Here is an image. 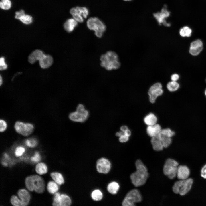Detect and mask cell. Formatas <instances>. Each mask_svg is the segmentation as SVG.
Listing matches in <instances>:
<instances>
[{
  "mask_svg": "<svg viewBox=\"0 0 206 206\" xmlns=\"http://www.w3.org/2000/svg\"><path fill=\"white\" fill-rule=\"evenodd\" d=\"M11 202L12 204L15 206H25L21 200L15 195L12 196L11 199Z\"/></svg>",
  "mask_w": 206,
  "mask_h": 206,
  "instance_id": "32",
  "label": "cell"
},
{
  "mask_svg": "<svg viewBox=\"0 0 206 206\" xmlns=\"http://www.w3.org/2000/svg\"><path fill=\"white\" fill-rule=\"evenodd\" d=\"M144 123L148 126H152L157 124V118L154 114L150 113L144 117Z\"/></svg>",
  "mask_w": 206,
  "mask_h": 206,
  "instance_id": "21",
  "label": "cell"
},
{
  "mask_svg": "<svg viewBox=\"0 0 206 206\" xmlns=\"http://www.w3.org/2000/svg\"><path fill=\"white\" fill-rule=\"evenodd\" d=\"M15 14V18L17 19H19L21 17L25 15L24 11L23 10L16 12Z\"/></svg>",
  "mask_w": 206,
  "mask_h": 206,
  "instance_id": "45",
  "label": "cell"
},
{
  "mask_svg": "<svg viewBox=\"0 0 206 206\" xmlns=\"http://www.w3.org/2000/svg\"><path fill=\"white\" fill-rule=\"evenodd\" d=\"M129 139V137L124 134H123L119 137V141L121 143H124L127 142Z\"/></svg>",
  "mask_w": 206,
  "mask_h": 206,
  "instance_id": "44",
  "label": "cell"
},
{
  "mask_svg": "<svg viewBox=\"0 0 206 206\" xmlns=\"http://www.w3.org/2000/svg\"><path fill=\"white\" fill-rule=\"evenodd\" d=\"M91 197L92 199L95 201L100 200L103 197V194L102 192L98 189H96L92 193Z\"/></svg>",
  "mask_w": 206,
  "mask_h": 206,
  "instance_id": "31",
  "label": "cell"
},
{
  "mask_svg": "<svg viewBox=\"0 0 206 206\" xmlns=\"http://www.w3.org/2000/svg\"><path fill=\"white\" fill-rule=\"evenodd\" d=\"M205 96H206V89L205 90Z\"/></svg>",
  "mask_w": 206,
  "mask_h": 206,
  "instance_id": "54",
  "label": "cell"
},
{
  "mask_svg": "<svg viewBox=\"0 0 206 206\" xmlns=\"http://www.w3.org/2000/svg\"><path fill=\"white\" fill-rule=\"evenodd\" d=\"M3 165L5 166H7V163L5 162H3L2 163Z\"/></svg>",
  "mask_w": 206,
  "mask_h": 206,
  "instance_id": "53",
  "label": "cell"
},
{
  "mask_svg": "<svg viewBox=\"0 0 206 206\" xmlns=\"http://www.w3.org/2000/svg\"><path fill=\"white\" fill-rule=\"evenodd\" d=\"M41 159L40 156L38 152H36L33 157L31 158V160L35 162H37L40 161Z\"/></svg>",
  "mask_w": 206,
  "mask_h": 206,
  "instance_id": "43",
  "label": "cell"
},
{
  "mask_svg": "<svg viewBox=\"0 0 206 206\" xmlns=\"http://www.w3.org/2000/svg\"><path fill=\"white\" fill-rule=\"evenodd\" d=\"M192 31L189 27L184 26L181 28L179 31V34L182 37H189L191 36Z\"/></svg>",
  "mask_w": 206,
  "mask_h": 206,
  "instance_id": "30",
  "label": "cell"
},
{
  "mask_svg": "<svg viewBox=\"0 0 206 206\" xmlns=\"http://www.w3.org/2000/svg\"><path fill=\"white\" fill-rule=\"evenodd\" d=\"M178 166V163L175 160L167 159L163 167L164 174L170 179H174L177 176Z\"/></svg>",
  "mask_w": 206,
  "mask_h": 206,
  "instance_id": "6",
  "label": "cell"
},
{
  "mask_svg": "<svg viewBox=\"0 0 206 206\" xmlns=\"http://www.w3.org/2000/svg\"><path fill=\"white\" fill-rule=\"evenodd\" d=\"M4 156L5 157V158H6L7 159H9V157L8 156V155H7V154L6 153H5L4 154Z\"/></svg>",
  "mask_w": 206,
  "mask_h": 206,
  "instance_id": "52",
  "label": "cell"
},
{
  "mask_svg": "<svg viewBox=\"0 0 206 206\" xmlns=\"http://www.w3.org/2000/svg\"><path fill=\"white\" fill-rule=\"evenodd\" d=\"M191 178H188L183 181L179 190V194L181 195H185L191 189L193 183Z\"/></svg>",
  "mask_w": 206,
  "mask_h": 206,
  "instance_id": "14",
  "label": "cell"
},
{
  "mask_svg": "<svg viewBox=\"0 0 206 206\" xmlns=\"http://www.w3.org/2000/svg\"><path fill=\"white\" fill-rule=\"evenodd\" d=\"M119 187V185L118 183L113 181L108 184L107 189L109 193L112 194H115L118 192Z\"/></svg>",
  "mask_w": 206,
  "mask_h": 206,
  "instance_id": "22",
  "label": "cell"
},
{
  "mask_svg": "<svg viewBox=\"0 0 206 206\" xmlns=\"http://www.w3.org/2000/svg\"><path fill=\"white\" fill-rule=\"evenodd\" d=\"M25 151V149L23 147L21 146L17 147L15 151V154L17 157L20 156Z\"/></svg>",
  "mask_w": 206,
  "mask_h": 206,
  "instance_id": "41",
  "label": "cell"
},
{
  "mask_svg": "<svg viewBox=\"0 0 206 206\" xmlns=\"http://www.w3.org/2000/svg\"><path fill=\"white\" fill-rule=\"evenodd\" d=\"M125 0V1H129V0Z\"/></svg>",
  "mask_w": 206,
  "mask_h": 206,
  "instance_id": "55",
  "label": "cell"
},
{
  "mask_svg": "<svg viewBox=\"0 0 206 206\" xmlns=\"http://www.w3.org/2000/svg\"><path fill=\"white\" fill-rule=\"evenodd\" d=\"M190 173L189 169L186 166H178L177 176L179 180H184L188 178Z\"/></svg>",
  "mask_w": 206,
  "mask_h": 206,
  "instance_id": "13",
  "label": "cell"
},
{
  "mask_svg": "<svg viewBox=\"0 0 206 206\" xmlns=\"http://www.w3.org/2000/svg\"><path fill=\"white\" fill-rule=\"evenodd\" d=\"M11 3L10 0H1L0 3V8L4 10H8L11 7Z\"/></svg>",
  "mask_w": 206,
  "mask_h": 206,
  "instance_id": "33",
  "label": "cell"
},
{
  "mask_svg": "<svg viewBox=\"0 0 206 206\" xmlns=\"http://www.w3.org/2000/svg\"><path fill=\"white\" fill-rule=\"evenodd\" d=\"M100 60L101 66L107 70H116L119 68L120 66L118 56L114 51H108L102 54Z\"/></svg>",
  "mask_w": 206,
  "mask_h": 206,
  "instance_id": "2",
  "label": "cell"
},
{
  "mask_svg": "<svg viewBox=\"0 0 206 206\" xmlns=\"http://www.w3.org/2000/svg\"><path fill=\"white\" fill-rule=\"evenodd\" d=\"M203 46V43L201 40L198 39L195 40L190 44L189 53L192 56H197L202 51Z\"/></svg>",
  "mask_w": 206,
  "mask_h": 206,
  "instance_id": "12",
  "label": "cell"
},
{
  "mask_svg": "<svg viewBox=\"0 0 206 206\" xmlns=\"http://www.w3.org/2000/svg\"><path fill=\"white\" fill-rule=\"evenodd\" d=\"M57 183L53 181H50L48 183L47 189L50 193L54 194L57 192L59 189Z\"/></svg>",
  "mask_w": 206,
  "mask_h": 206,
  "instance_id": "25",
  "label": "cell"
},
{
  "mask_svg": "<svg viewBox=\"0 0 206 206\" xmlns=\"http://www.w3.org/2000/svg\"><path fill=\"white\" fill-rule=\"evenodd\" d=\"M17 195L25 206L27 205L29 201L30 198L29 192L26 190L22 189L18 191Z\"/></svg>",
  "mask_w": 206,
  "mask_h": 206,
  "instance_id": "19",
  "label": "cell"
},
{
  "mask_svg": "<svg viewBox=\"0 0 206 206\" xmlns=\"http://www.w3.org/2000/svg\"><path fill=\"white\" fill-rule=\"evenodd\" d=\"M14 127L17 133L24 136H28L31 134L34 128L32 124L19 121L16 122Z\"/></svg>",
  "mask_w": 206,
  "mask_h": 206,
  "instance_id": "8",
  "label": "cell"
},
{
  "mask_svg": "<svg viewBox=\"0 0 206 206\" xmlns=\"http://www.w3.org/2000/svg\"><path fill=\"white\" fill-rule=\"evenodd\" d=\"M201 176L203 178L206 179V164L201 169Z\"/></svg>",
  "mask_w": 206,
  "mask_h": 206,
  "instance_id": "46",
  "label": "cell"
},
{
  "mask_svg": "<svg viewBox=\"0 0 206 206\" xmlns=\"http://www.w3.org/2000/svg\"><path fill=\"white\" fill-rule=\"evenodd\" d=\"M111 167L110 161L105 158H101L97 162V170L100 173L104 174L108 173Z\"/></svg>",
  "mask_w": 206,
  "mask_h": 206,
  "instance_id": "11",
  "label": "cell"
},
{
  "mask_svg": "<svg viewBox=\"0 0 206 206\" xmlns=\"http://www.w3.org/2000/svg\"><path fill=\"white\" fill-rule=\"evenodd\" d=\"M61 199V195L58 193H55L53 199V205L54 206H60V203Z\"/></svg>",
  "mask_w": 206,
  "mask_h": 206,
  "instance_id": "38",
  "label": "cell"
},
{
  "mask_svg": "<svg viewBox=\"0 0 206 206\" xmlns=\"http://www.w3.org/2000/svg\"><path fill=\"white\" fill-rule=\"evenodd\" d=\"M179 84L177 81H171L168 82L167 85V89L171 92L177 91L179 89Z\"/></svg>",
  "mask_w": 206,
  "mask_h": 206,
  "instance_id": "27",
  "label": "cell"
},
{
  "mask_svg": "<svg viewBox=\"0 0 206 206\" xmlns=\"http://www.w3.org/2000/svg\"><path fill=\"white\" fill-rule=\"evenodd\" d=\"M0 86H1L2 83V77H1V76H0Z\"/></svg>",
  "mask_w": 206,
  "mask_h": 206,
  "instance_id": "51",
  "label": "cell"
},
{
  "mask_svg": "<svg viewBox=\"0 0 206 206\" xmlns=\"http://www.w3.org/2000/svg\"><path fill=\"white\" fill-rule=\"evenodd\" d=\"M163 92L162 84L160 82H157L151 86L148 91V94L150 102L154 103L157 98L161 95Z\"/></svg>",
  "mask_w": 206,
  "mask_h": 206,
  "instance_id": "9",
  "label": "cell"
},
{
  "mask_svg": "<svg viewBox=\"0 0 206 206\" xmlns=\"http://www.w3.org/2000/svg\"><path fill=\"white\" fill-rule=\"evenodd\" d=\"M135 164L136 171L131 174L130 178L133 185L136 187H138L145 183L149 173L147 167L140 160H137Z\"/></svg>",
  "mask_w": 206,
  "mask_h": 206,
  "instance_id": "1",
  "label": "cell"
},
{
  "mask_svg": "<svg viewBox=\"0 0 206 206\" xmlns=\"http://www.w3.org/2000/svg\"><path fill=\"white\" fill-rule=\"evenodd\" d=\"M44 54L42 51L35 50L33 51L28 56V61L31 64H33L36 61L40 60Z\"/></svg>",
  "mask_w": 206,
  "mask_h": 206,
  "instance_id": "17",
  "label": "cell"
},
{
  "mask_svg": "<svg viewBox=\"0 0 206 206\" xmlns=\"http://www.w3.org/2000/svg\"><path fill=\"white\" fill-rule=\"evenodd\" d=\"M70 12L74 19L77 21L82 23L84 21L83 17L79 13L76 7L72 8L71 9L70 11Z\"/></svg>",
  "mask_w": 206,
  "mask_h": 206,
  "instance_id": "23",
  "label": "cell"
},
{
  "mask_svg": "<svg viewBox=\"0 0 206 206\" xmlns=\"http://www.w3.org/2000/svg\"><path fill=\"white\" fill-rule=\"evenodd\" d=\"M52 179L57 184L61 185L64 183V180L62 175L58 172H53L51 173Z\"/></svg>",
  "mask_w": 206,
  "mask_h": 206,
  "instance_id": "24",
  "label": "cell"
},
{
  "mask_svg": "<svg viewBox=\"0 0 206 206\" xmlns=\"http://www.w3.org/2000/svg\"><path fill=\"white\" fill-rule=\"evenodd\" d=\"M47 166L45 163H38L35 167L36 172L41 175L46 173L47 172Z\"/></svg>",
  "mask_w": 206,
  "mask_h": 206,
  "instance_id": "26",
  "label": "cell"
},
{
  "mask_svg": "<svg viewBox=\"0 0 206 206\" xmlns=\"http://www.w3.org/2000/svg\"><path fill=\"white\" fill-rule=\"evenodd\" d=\"M39 61L41 67L43 69H46L52 65L53 60L51 55L45 54Z\"/></svg>",
  "mask_w": 206,
  "mask_h": 206,
  "instance_id": "16",
  "label": "cell"
},
{
  "mask_svg": "<svg viewBox=\"0 0 206 206\" xmlns=\"http://www.w3.org/2000/svg\"><path fill=\"white\" fill-rule=\"evenodd\" d=\"M164 148H167L172 143L171 138L161 134H159Z\"/></svg>",
  "mask_w": 206,
  "mask_h": 206,
  "instance_id": "29",
  "label": "cell"
},
{
  "mask_svg": "<svg viewBox=\"0 0 206 206\" xmlns=\"http://www.w3.org/2000/svg\"><path fill=\"white\" fill-rule=\"evenodd\" d=\"M179 78V75L176 73H175L172 74L171 77V81H177Z\"/></svg>",
  "mask_w": 206,
  "mask_h": 206,
  "instance_id": "47",
  "label": "cell"
},
{
  "mask_svg": "<svg viewBox=\"0 0 206 206\" xmlns=\"http://www.w3.org/2000/svg\"><path fill=\"white\" fill-rule=\"evenodd\" d=\"M25 143L28 147H34L37 144V140L34 139H27L25 140Z\"/></svg>",
  "mask_w": 206,
  "mask_h": 206,
  "instance_id": "39",
  "label": "cell"
},
{
  "mask_svg": "<svg viewBox=\"0 0 206 206\" xmlns=\"http://www.w3.org/2000/svg\"><path fill=\"white\" fill-rule=\"evenodd\" d=\"M160 134L171 138L175 135V132L169 128H166L162 129Z\"/></svg>",
  "mask_w": 206,
  "mask_h": 206,
  "instance_id": "36",
  "label": "cell"
},
{
  "mask_svg": "<svg viewBox=\"0 0 206 206\" xmlns=\"http://www.w3.org/2000/svg\"><path fill=\"white\" fill-rule=\"evenodd\" d=\"M88 27L94 31L95 34L98 38L102 37L106 30V27L104 23L96 17H91L87 22Z\"/></svg>",
  "mask_w": 206,
  "mask_h": 206,
  "instance_id": "5",
  "label": "cell"
},
{
  "mask_svg": "<svg viewBox=\"0 0 206 206\" xmlns=\"http://www.w3.org/2000/svg\"><path fill=\"white\" fill-rule=\"evenodd\" d=\"M7 66L5 63L4 58L1 57L0 59V70H4L7 68Z\"/></svg>",
  "mask_w": 206,
  "mask_h": 206,
  "instance_id": "42",
  "label": "cell"
},
{
  "mask_svg": "<svg viewBox=\"0 0 206 206\" xmlns=\"http://www.w3.org/2000/svg\"><path fill=\"white\" fill-rule=\"evenodd\" d=\"M166 7V5H165L161 12L154 13L153 15L160 25L163 24L165 26L169 27L171 25L170 24L167 23L165 19L170 14V12L167 10Z\"/></svg>",
  "mask_w": 206,
  "mask_h": 206,
  "instance_id": "10",
  "label": "cell"
},
{
  "mask_svg": "<svg viewBox=\"0 0 206 206\" xmlns=\"http://www.w3.org/2000/svg\"><path fill=\"white\" fill-rule=\"evenodd\" d=\"M80 14L84 18H86L88 14L87 9L84 7H76Z\"/></svg>",
  "mask_w": 206,
  "mask_h": 206,
  "instance_id": "37",
  "label": "cell"
},
{
  "mask_svg": "<svg viewBox=\"0 0 206 206\" xmlns=\"http://www.w3.org/2000/svg\"><path fill=\"white\" fill-rule=\"evenodd\" d=\"M123 133L124 134L129 137L131 135V132L129 129L127 130Z\"/></svg>",
  "mask_w": 206,
  "mask_h": 206,
  "instance_id": "48",
  "label": "cell"
},
{
  "mask_svg": "<svg viewBox=\"0 0 206 206\" xmlns=\"http://www.w3.org/2000/svg\"><path fill=\"white\" fill-rule=\"evenodd\" d=\"M89 114V111L85 108L84 106L80 104L77 106L76 111L69 114V118L73 122L82 123L87 120Z\"/></svg>",
  "mask_w": 206,
  "mask_h": 206,
  "instance_id": "4",
  "label": "cell"
},
{
  "mask_svg": "<svg viewBox=\"0 0 206 206\" xmlns=\"http://www.w3.org/2000/svg\"><path fill=\"white\" fill-rule=\"evenodd\" d=\"M162 129L161 126L157 123L153 125L148 126L146 128V132L151 138L158 135L160 133Z\"/></svg>",
  "mask_w": 206,
  "mask_h": 206,
  "instance_id": "15",
  "label": "cell"
},
{
  "mask_svg": "<svg viewBox=\"0 0 206 206\" xmlns=\"http://www.w3.org/2000/svg\"><path fill=\"white\" fill-rule=\"evenodd\" d=\"M71 200L70 197L66 194L61 195L60 206H69L70 205Z\"/></svg>",
  "mask_w": 206,
  "mask_h": 206,
  "instance_id": "28",
  "label": "cell"
},
{
  "mask_svg": "<svg viewBox=\"0 0 206 206\" xmlns=\"http://www.w3.org/2000/svg\"><path fill=\"white\" fill-rule=\"evenodd\" d=\"M123 134L124 133L120 130V131L117 132L116 133V136L117 137H119Z\"/></svg>",
  "mask_w": 206,
  "mask_h": 206,
  "instance_id": "50",
  "label": "cell"
},
{
  "mask_svg": "<svg viewBox=\"0 0 206 206\" xmlns=\"http://www.w3.org/2000/svg\"><path fill=\"white\" fill-rule=\"evenodd\" d=\"M27 188L30 191L34 190L38 193L43 192L45 185L43 179L37 175H33L27 177L25 180Z\"/></svg>",
  "mask_w": 206,
  "mask_h": 206,
  "instance_id": "3",
  "label": "cell"
},
{
  "mask_svg": "<svg viewBox=\"0 0 206 206\" xmlns=\"http://www.w3.org/2000/svg\"><path fill=\"white\" fill-rule=\"evenodd\" d=\"M142 196L139 190L133 189L129 191L126 195L122 202L123 206H134L136 203L140 202Z\"/></svg>",
  "mask_w": 206,
  "mask_h": 206,
  "instance_id": "7",
  "label": "cell"
},
{
  "mask_svg": "<svg viewBox=\"0 0 206 206\" xmlns=\"http://www.w3.org/2000/svg\"><path fill=\"white\" fill-rule=\"evenodd\" d=\"M183 180H179L175 182L172 187L173 192L175 194L179 193L180 189Z\"/></svg>",
  "mask_w": 206,
  "mask_h": 206,
  "instance_id": "35",
  "label": "cell"
},
{
  "mask_svg": "<svg viewBox=\"0 0 206 206\" xmlns=\"http://www.w3.org/2000/svg\"><path fill=\"white\" fill-rule=\"evenodd\" d=\"M151 143L153 149L156 151H161L164 148L159 135L151 137Z\"/></svg>",
  "mask_w": 206,
  "mask_h": 206,
  "instance_id": "18",
  "label": "cell"
},
{
  "mask_svg": "<svg viewBox=\"0 0 206 206\" xmlns=\"http://www.w3.org/2000/svg\"><path fill=\"white\" fill-rule=\"evenodd\" d=\"M120 130L124 132L128 129L127 126L126 125L122 126L120 128Z\"/></svg>",
  "mask_w": 206,
  "mask_h": 206,
  "instance_id": "49",
  "label": "cell"
},
{
  "mask_svg": "<svg viewBox=\"0 0 206 206\" xmlns=\"http://www.w3.org/2000/svg\"><path fill=\"white\" fill-rule=\"evenodd\" d=\"M0 125L1 132H3L5 130L7 127V124L5 121L1 119L0 120Z\"/></svg>",
  "mask_w": 206,
  "mask_h": 206,
  "instance_id": "40",
  "label": "cell"
},
{
  "mask_svg": "<svg viewBox=\"0 0 206 206\" xmlns=\"http://www.w3.org/2000/svg\"><path fill=\"white\" fill-rule=\"evenodd\" d=\"M78 24L77 21L74 19H70L67 20L64 23V29L68 32L72 31Z\"/></svg>",
  "mask_w": 206,
  "mask_h": 206,
  "instance_id": "20",
  "label": "cell"
},
{
  "mask_svg": "<svg viewBox=\"0 0 206 206\" xmlns=\"http://www.w3.org/2000/svg\"></svg>",
  "mask_w": 206,
  "mask_h": 206,
  "instance_id": "56",
  "label": "cell"
},
{
  "mask_svg": "<svg viewBox=\"0 0 206 206\" xmlns=\"http://www.w3.org/2000/svg\"><path fill=\"white\" fill-rule=\"evenodd\" d=\"M23 23L26 24L31 23L33 21L32 17L28 15H25L19 19Z\"/></svg>",
  "mask_w": 206,
  "mask_h": 206,
  "instance_id": "34",
  "label": "cell"
}]
</instances>
